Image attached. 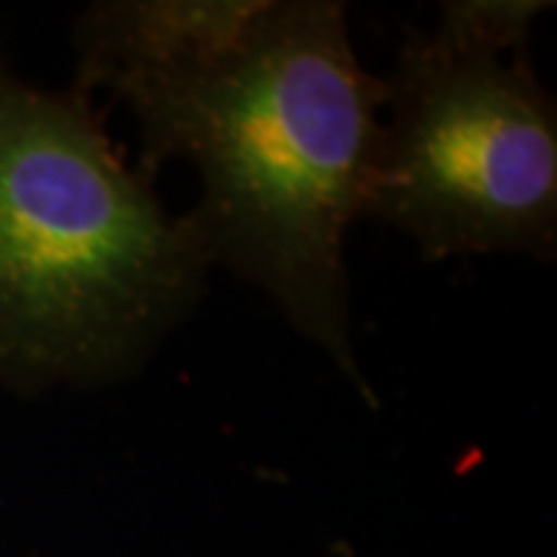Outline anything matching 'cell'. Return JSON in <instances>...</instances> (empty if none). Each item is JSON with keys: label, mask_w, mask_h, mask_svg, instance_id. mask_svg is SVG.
Masks as SVG:
<instances>
[{"label": "cell", "mask_w": 557, "mask_h": 557, "mask_svg": "<svg viewBox=\"0 0 557 557\" xmlns=\"http://www.w3.org/2000/svg\"><path fill=\"white\" fill-rule=\"evenodd\" d=\"M139 168L199 171L186 218L211 267L273 300L379 406L350 325L347 230L366 218L379 174L387 81L359 62L341 0H267L220 60L124 90Z\"/></svg>", "instance_id": "1"}, {"label": "cell", "mask_w": 557, "mask_h": 557, "mask_svg": "<svg viewBox=\"0 0 557 557\" xmlns=\"http://www.w3.org/2000/svg\"><path fill=\"white\" fill-rule=\"evenodd\" d=\"M211 260L94 97L20 78L0 50V391L143 375L199 310Z\"/></svg>", "instance_id": "2"}, {"label": "cell", "mask_w": 557, "mask_h": 557, "mask_svg": "<svg viewBox=\"0 0 557 557\" xmlns=\"http://www.w3.org/2000/svg\"><path fill=\"white\" fill-rule=\"evenodd\" d=\"M387 81L366 218L424 260H557V102L530 53L493 57L409 32Z\"/></svg>", "instance_id": "3"}, {"label": "cell", "mask_w": 557, "mask_h": 557, "mask_svg": "<svg viewBox=\"0 0 557 557\" xmlns=\"http://www.w3.org/2000/svg\"><path fill=\"white\" fill-rule=\"evenodd\" d=\"M267 0H94L72 25L84 97L196 72L220 60L258 20Z\"/></svg>", "instance_id": "4"}, {"label": "cell", "mask_w": 557, "mask_h": 557, "mask_svg": "<svg viewBox=\"0 0 557 557\" xmlns=\"http://www.w3.org/2000/svg\"><path fill=\"white\" fill-rule=\"evenodd\" d=\"M555 3L545 0H446L431 38L456 50L515 57L530 53L536 25Z\"/></svg>", "instance_id": "5"}]
</instances>
